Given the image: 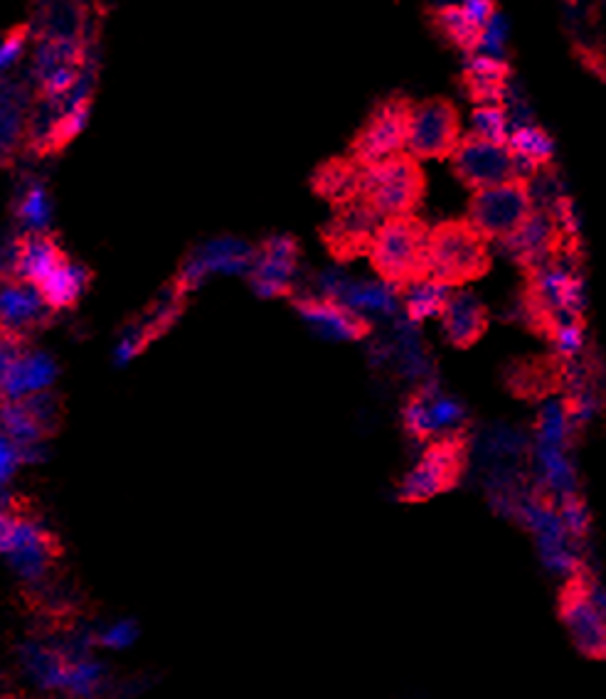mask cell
I'll use <instances>...</instances> for the list:
<instances>
[{
    "instance_id": "obj_11",
    "label": "cell",
    "mask_w": 606,
    "mask_h": 699,
    "mask_svg": "<svg viewBox=\"0 0 606 699\" xmlns=\"http://www.w3.org/2000/svg\"><path fill=\"white\" fill-rule=\"evenodd\" d=\"M407 116L410 106L402 102H387L373 112L355 138L353 161L357 165H373L400 156L407 144Z\"/></svg>"
},
{
    "instance_id": "obj_23",
    "label": "cell",
    "mask_w": 606,
    "mask_h": 699,
    "mask_svg": "<svg viewBox=\"0 0 606 699\" xmlns=\"http://www.w3.org/2000/svg\"><path fill=\"white\" fill-rule=\"evenodd\" d=\"M67 661L59 648H49L45 643L30 641L20 648V665H23L25 675L33 680L39 690H65L67 680Z\"/></svg>"
},
{
    "instance_id": "obj_40",
    "label": "cell",
    "mask_w": 606,
    "mask_h": 699,
    "mask_svg": "<svg viewBox=\"0 0 606 699\" xmlns=\"http://www.w3.org/2000/svg\"><path fill=\"white\" fill-rule=\"evenodd\" d=\"M20 461H23V451H20V446L10 442L8 436H0V488L10 481V475L15 473Z\"/></svg>"
},
{
    "instance_id": "obj_15",
    "label": "cell",
    "mask_w": 606,
    "mask_h": 699,
    "mask_svg": "<svg viewBox=\"0 0 606 699\" xmlns=\"http://www.w3.org/2000/svg\"><path fill=\"white\" fill-rule=\"evenodd\" d=\"M296 266H299V247L294 239L286 234L270 237L260 252H254L250 268L252 288L264 298L289 294Z\"/></svg>"
},
{
    "instance_id": "obj_34",
    "label": "cell",
    "mask_w": 606,
    "mask_h": 699,
    "mask_svg": "<svg viewBox=\"0 0 606 699\" xmlns=\"http://www.w3.org/2000/svg\"><path fill=\"white\" fill-rule=\"evenodd\" d=\"M18 215L23 219V225L33 229V232H43V227L49 222V203L43 185H33L25 190L23 199H20Z\"/></svg>"
},
{
    "instance_id": "obj_8",
    "label": "cell",
    "mask_w": 606,
    "mask_h": 699,
    "mask_svg": "<svg viewBox=\"0 0 606 699\" xmlns=\"http://www.w3.org/2000/svg\"><path fill=\"white\" fill-rule=\"evenodd\" d=\"M0 554H3L15 572L27 582H39L49 564V539L45 529L27 517L0 511Z\"/></svg>"
},
{
    "instance_id": "obj_27",
    "label": "cell",
    "mask_w": 606,
    "mask_h": 699,
    "mask_svg": "<svg viewBox=\"0 0 606 699\" xmlns=\"http://www.w3.org/2000/svg\"><path fill=\"white\" fill-rule=\"evenodd\" d=\"M104 683V665L89 657L87 653H75L67 661V680L65 692H69L77 699H92L99 695Z\"/></svg>"
},
{
    "instance_id": "obj_26",
    "label": "cell",
    "mask_w": 606,
    "mask_h": 699,
    "mask_svg": "<svg viewBox=\"0 0 606 699\" xmlns=\"http://www.w3.org/2000/svg\"><path fill=\"white\" fill-rule=\"evenodd\" d=\"M404 313L407 321L420 325L426 318H439L446 301L451 296V286H446L436 278H420L410 286H404Z\"/></svg>"
},
{
    "instance_id": "obj_21",
    "label": "cell",
    "mask_w": 606,
    "mask_h": 699,
    "mask_svg": "<svg viewBox=\"0 0 606 699\" xmlns=\"http://www.w3.org/2000/svg\"><path fill=\"white\" fill-rule=\"evenodd\" d=\"M535 475L545 493L554 503L578 495V471L570 461L568 446H538L535 444Z\"/></svg>"
},
{
    "instance_id": "obj_38",
    "label": "cell",
    "mask_w": 606,
    "mask_h": 699,
    "mask_svg": "<svg viewBox=\"0 0 606 699\" xmlns=\"http://www.w3.org/2000/svg\"><path fill=\"white\" fill-rule=\"evenodd\" d=\"M20 353H23V347H20L18 337H10V335L0 333V397H3L8 375H10V369H13Z\"/></svg>"
},
{
    "instance_id": "obj_12",
    "label": "cell",
    "mask_w": 606,
    "mask_h": 699,
    "mask_svg": "<svg viewBox=\"0 0 606 699\" xmlns=\"http://www.w3.org/2000/svg\"><path fill=\"white\" fill-rule=\"evenodd\" d=\"M252 262L254 249L240 239H215L187 259L181 276H178V288L187 294L215 274H244L252 268Z\"/></svg>"
},
{
    "instance_id": "obj_13",
    "label": "cell",
    "mask_w": 606,
    "mask_h": 699,
    "mask_svg": "<svg viewBox=\"0 0 606 699\" xmlns=\"http://www.w3.org/2000/svg\"><path fill=\"white\" fill-rule=\"evenodd\" d=\"M382 217L363 197L347 199L335 207V215L325 227V242L338 259H353L370 249Z\"/></svg>"
},
{
    "instance_id": "obj_29",
    "label": "cell",
    "mask_w": 606,
    "mask_h": 699,
    "mask_svg": "<svg viewBox=\"0 0 606 699\" xmlns=\"http://www.w3.org/2000/svg\"><path fill=\"white\" fill-rule=\"evenodd\" d=\"M511 118L505 114L503 104H479L471 114V136L489 144L508 141Z\"/></svg>"
},
{
    "instance_id": "obj_24",
    "label": "cell",
    "mask_w": 606,
    "mask_h": 699,
    "mask_svg": "<svg viewBox=\"0 0 606 699\" xmlns=\"http://www.w3.org/2000/svg\"><path fill=\"white\" fill-rule=\"evenodd\" d=\"M87 282H89L87 268L67 262L65 259V262L37 286V291L43 294L45 303L53 308V311H62V308H72L79 298H82Z\"/></svg>"
},
{
    "instance_id": "obj_28",
    "label": "cell",
    "mask_w": 606,
    "mask_h": 699,
    "mask_svg": "<svg viewBox=\"0 0 606 699\" xmlns=\"http://www.w3.org/2000/svg\"><path fill=\"white\" fill-rule=\"evenodd\" d=\"M572 414L568 402L552 399L540 409L538 426H535V444L538 446H568L572 432Z\"/></svg>"
},
{
    "instance_id": "obj_30",
    "label": "cell",
    "mask_w": 606,
    "mask_h": 699,
    "mask_svg": "<svg viewBox=\"0 0 606 699\" xmlns=\"http://www.w3.org/2000/svg\"><path fill=\"white\" fill-rule=\"evenodd\" d=\"M436 23H439L442 33L446 35L449 43L461 47L464 53H473L476 37H479V25H473L459 5L439 8V13H436Z\"/></svg>"
},
{
    "instance_id": "obj_18",
    "label": "cell",
    "mask_w": 606,
    "mask_h": 699,
    "mask_svg": "<svg viewBox=\"0 0 606 699\" xmlns=\"http://www.w3.org/2000/svg\"><path fill=\"white\" fill-rule=\"evenodd\" d=\"M296 311L301 313L308 328H313L318 335H323L325 341H341L353 343L361 341L367 333V321L353 311H347L345 306L331 301L323 296H306L301 301H296Z\"/></svg>"
},
{
    "instance_id": "obj_14",
    "label": "cell",
    "mask_w": 606,
    "mask_h": 699,
    "mask_svg": "<svg viewBox=\"0 0 606 699\" xmlns=\"http://www.w3.org/2000/svg\"><path fill=\"white\" fill-rule=\"evenodd\" d=\"M499 244L503 249V254L513 259L515 264L535 272V268L560 254L562 234L558 232V227H554L552 217L548 213H542V209H533L515 232L499 239Z\"/></svg>"
},
{
    "instance_id": "obj_16",
    "label": "cell",
    "mask_w": 606,
    "mask_h": 699,
    "mask_svg": "<svg viewBox=\"0 0 606 699\" xmlns=\"http://www.w3.org/2000/svg\"><path fill=\"white\" fill-rule=\"evenodd\" d=\"M562 621L587 657H606V621L584 584H570L562 598Z\"/></svg>"
},
{
    "instance_id": "obj_10",
    "label": "cell",
    "mask_w": 606,
    "mask_h": 699,
    "mask_svg": "<svg viewBox=\"0 0 606 699\" xmlns=\"http://www.w3.org/2000/svg\"><path fill=\"white\" fill-rule=\"evenodd\" d=\"M454 171L473 190L493 187L518 180L515 158L503 144H489L481 138H464L451 151Z\"/></svg>"
},
{
    "instance_id": "obj_39",
    "label": "cell",
    "mask_w": 606,
    "mask_h": 699,
    "mask_svg": "<svg viewBox=\"0 0 606 699\" xmlns=\"http://www.w3.org/2000/svg\"><path fill=\"white\" fill-rule=\"evenodd\" d=\"M25 35H27V30L18 27V30H13V33H8L3 39H0V72L8 69L20 55H23Z\"/></svg>"
},
{
    "instance_id": "obj_36",
    "label": "cell",
    "mask_w": 606,
    "mask_h": 699,
    "mask_svg": "<svg viewBox=\"0 0 606 699\" xmlns=\"http://www.w3.org/2000/svg\"><path fill=\"white\" fill-rule=\"evenodd\" d=\"M554 505H558L562 525H564V529H568L574 542H580V539L587 537V532H590V513H587V507H584V503L580 501L578 495L564 497V501L554 503Z\"/></svg>"
},
{
    "instance_id": "obj_41",
    "label": "cell",
    "mask_w": 606,
    "mask_h": 699,
    "mask_svg": "<svg viewBox=\"0 0 606 699\" xmlns=\"http://www.w3.org/2000/svg\"><path fill=\"white\" fill-rule=\"evenodd\" d=\"M587 594L594 601V606L599 608V614L604 616L606 621V586H599V584H587Z\"/></svg>"
},
{
    "instance_id": "obj_37",
    "label": "cell",
    "mask_w": 606,
    "mask_h": 699,
    "mask_svg": "<svg viewBox=\"0 0 606 699\" xmlns=\"http://www.w3.org/2000/svg\"><path fill=\"white\" fill-rule=\"evenodd\" d=\"M94 641L106 648V651H126L138 641V626L134 621H116L102 628Z\"/></svg>"
},
{
    "instance_id": "obj_19",
    "label": "cell",
    "mask_w": 606,
    "mask_h": 699,
    "mask_svg": "<svg viewBox=\"0 0 606 699\" xmlns=\"http://www.w3.org/2000/svg\"><path fill=\"white\" fill-rule=\"evenodd\" d=\"M439 318L444 337L454 347H471L483 335L485 321H489L483 303L471 291L451 294Z\"/></svg>"
},
{
    "instance_id": "obj_22",
    "label": "cell",
    "mask_w": 606,
    "mask_h": 699,
    "mask_svg": "<svg viewBox=\"0 0 606 699\" xmlns=\"http://www.w3.org/2000/svg\"><path fill=\"white\" fill-rule=\"evenodd\" d=\"M466 84L479 104H503V96L508 92V67L505 59L466 53Z\"/></svg>"
},
{
    "instance_id": "obj_25",
    "label": "cell",
    "mask_w": 606,
    "mask_h": 699,
    "mask_svg": "<svg viewBox=\"0 0 606 699\" xmlns=\"http://www.w3.org/2000/svg\"><path fill=\"white\" fill-rule=\"evenodd\" d=\"M313 187L335 207L361 197V165L355 161H331L313 175Z\"/></svg>"
},
{
    "instance_id": "obj_5",
    "label": "cell",
    "mask_w": 606,
    "mask_h": 699,
    "mask_svg": "<svg viewBox=\"0 0 606 699\" xmlns=\"http://www.w3.org/2000/svg\"><path fill=\"white\" fill-rule=\"evenodd\" d=\"M582 308L584 284L562 252L535 268L530 294L525 298V311L533 323L545 325L548 331L552 321L560 318H580Z\"/></svg>"
},
{
    "instance_id": "obj_17",
    "label": "cell",
    "mask_w": 606,
    "mask_h": 699,
    "mask_svg": "<svg viewBox=\"0 0 606 699\" xmlns=\"http://www.w3.org/2000/svg\"><path fill=\"white\" fill-rule=\"evenodd\" d=\"M53 308L45 303L37 286L25 282H5L0 288V333L23 337L25 333L43 328Z\"/></svg>"
},
{
    "instance_id": "obj_4",
    "label": "cell",
    "mask_w": 606,
    "mask_h": 699,
    "mask_svg": "<svg viewBox=\"0 0 606 699\" xmlns=\"http://www.w3.org/2000/svg\"><path fill=\"white\" fill-rule=\"evenodd\" d=\"M513 520H521L530 529L542 564L550 574L562 578H574L580 574V552L574 547V539L562 525L558 505L552 501H545L542 495L523 493L518 505H515Z\"/></svg>"
},
{
    "instance_id": "obj_6",
    "label": "cell",
    "mask_w": 606,
    "mask_h": 699,
    "mask_svg": "<svg viewBox=\"0 0 606 699\" xmlns=\"http://www.w3.org/2000/svg\"><path fill=\"white\" fill-rule=\"evenodd\" d=\"M533 213V199L523 180L476 190L469 207V225L483 239H499L515 232Z\"/></svg>"
},
{
    "instance_id": "obj_35",
    "label": "cell",
    "mask_w": 606,
    "mask_h": 699,
    "mask_svg": "<svg viewBox=\"0 0 606 699\" xmlns=\"http://www.w3.org/2000/svg\"><path fill=\"white\" fill-rule=\"evenodd\" d=\"M404 426L410 436L420 438H432L434 436V426H432V412H430V392H420L414 394L410 402L404 406Z\"/></svg>"
},
{
    "instance_id": "obj_3",
    "label": "cell",
    "mask_w": 606,
    "mask_h": 699,
    "mask_svg": "<svg viewBox=\"0 0 606 699\" xmlns=\"http://www.w3.org/2000/svg\"><path fill=\"white\" fill-rule=\"evenodd\" d=\"M424 180L412 156H395L387 161L361 165V197L382 219L407 217L416 207Z\"/></svg>"
},
{
    "instance_id": "obj_2",
    "label": "cell",
    "mask_w": 606,
    "mask_h": 699,
    "mask_svg": "<svg viewBox=\"0 0 606 699\" xmlns=\"http://www.w3.org/2000/svg\"><path fill=\"white\" fill-rule=\"evenodd\" d=\"M489 249L469 222H449L426 239V276L446 286H461L485 274Z\"/></svg>"
},
{
    "instance_id": "obj_32",
    "label": "cell",
    "mask_w": 606,
    "mask_h": 699,
    "mask_svg": "<svg viewBox=\"0 0 606 699\" xmlns=\"http://www.w3.org/2000/svg\"><path fill=\"white\" fill-rule=\"evenodd\" d=\"M430 392V412H432V426L434 434H451L464 424V406L451 397H444L436 389H426Z\"/></svg>"
},
{
    "instance_id": "obj_31",
    "label": "cell",
    "mask_w": 606,
    "mask_h": 699,
    "mask_svg": "<svg viewBox=\"0 0 606 699\" xmlns=\"http://www.w3.org/2000/svg\"><path fill=\"white\" fill-rule=\"evenodd\" d=\"M508 37H511V27L508 20L503 15L493 13L485 23L479 27V37H476V49L473 53L481 55H491L505 59V47H508Z\"/></svg>"
},
{
    "instance_id": "obj_9",
    "label": "cell",
    "mask_w": 606,
    "mask_h": 699,
    "mask_svg": "<svg viewBox=\"0 0 606 699\" xmlns=\"http://www.w3.org/2000/svg\"><path fill=\"white\" fill-rule=\"evenodd\" d=\"M459 144V116L446 102H426L410 108L407 116V144L412 158L449 156Z\"/></svg>"
},
{
    "instance_id": "obj_33",
    "label": "cell",
    "mask_w": 606,
    "mask_h": 699,
    "mask_svg": "<svg viewBox=\"0 0 606 699\" xmlns=\"http://www.w3.org/2000/svg\"><path fill=\"white\" fill-rule=\"evenodd\" d=\"M548 333L554 343V350L564 359H578L584 350V331L580 318H560V321H552L548 328Z\"/></svg>"
},
{
    "instance_id": "obj_20",
    "label": "cell",
    "mask_w": 606,
    "mask_h": 699,
    "mask_svg": "<svg viewBox=\"0 0 606 699\" xmlns=\"http://www.w3.org/2000/svg\"><path fill=\"white\" fill-rule=\"evenodd\" d=\"M505 146H508V151L515 158V171H518V180H523V183L525 177H533L535 173L542 171L554 156L552 136L533 122L513 126Z\"/></svg>"
},
{
    "instance_id": "obj_7",
    "label": "cell",
    "mask_w": 606,
    "mask_h": 699,
    "mask_svg": "<svg viewBox=\"0 0 606 699\" xmlns=\"http://www.w3.org/2000/svg\"><path fill=\"white\" fill-rule=\"evenodd\" d=\"M464 442L459 436H444L424 448L420 461L402 478L400 497L407 503L432 501L434 495L454 488L464 471Z\"/></svg>"
},
{
    "instance_id": "obj_1",
    "label": "cell",
    "mask_w": 606,
    "mask_h": 699,
    "mask_svg": "<svg viewBox=\"0 0 606 699\" xmlns=\"http://www.w3.org/2000/svg\"><path fill=\"white\" fill-rule=\"evenodd\" d=\"M426 227L410 215L382 219L367 249L382 282L400 288L426 278Z\"/></svg>"
}]
</instances>
